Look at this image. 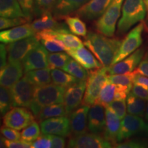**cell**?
Instances as JSON below:
<instances>
[{"instance_id":"6da1fadb","label":"cell","mask_w":148,"mask_h":148,"mask_svg":"<svg viewBox=\"0 0 148 148\" xmlns=\"http://www.w3.org/2000/svg\"><path fill=\"white\" fill-rule=\"evenodd\" d=\"M84 44L103 66H109L112 64L121 40L119 38H108L99 32H89L85 37Z\"/></svg>"},{"instance_id":"7a4b0ae2","label":"cell","mask_w":148,"mask_h":148,"mask_svg":"<svg viewBox=\"0 0 148 148\" xmlns=\"http://www.w3.org/2000/svg\"><path fill=\"white\" fill-rule=\"evenodd\" d=\"M65 87L53 83L35 87L34 97L29 109L36 116L44 107L64 102Z\"/></svg>"},{"instance_id":"3957f363","label":"cell","mask_w":148,"mask_h":148,"mask_svg":"<svg viewBox=\"0 0 148 148\" xmlns=\"http://www.w3.org/2000/svg\"><path fill=\"white\" fill-rule=\"evenodd\" d=\"M147 14L143 0H125L121 16L117 25V34H124L135 24L142 22Z\"/></svg>"},{"instance_id":"277c9868","label":"cell","mask_w":148,"mask_h":148,"mask_svg":"<svg viewBox=\"0 0 148 148\" xmlns=\"http://www.w3.org/2000/svg\"><path fill=\"white\" fill-rule=\"evenodd\" d=\"M108 80L107 66H102L88 72L86 88L82 104L92 106L95 103L100 90Z\"/></svg>"},{"instance_id":"5b68a950","label":"cell","mask_w":148,"mask_h":148,"mask_svg":"<svg viewBox=\"0 0 148 148\" xmlns=\"http://www.w3.org/2000/svg\"><path fill=\"white\" fill-rule=\"evenodd\" d=\"M123 0H112L110 4L100 17L95 22L97 32L108 37H112L115 32Z\"/></svg>"},{"instance_id":"8992f818","label":"cell","mask_w":148,"mask_h":148,"mask_svg":"<svg viewBox=\"0 0 148 148\" xmlns=\"http://www.w3.org/2000/svg\"><path fill=\"white\" fill-rule=\"evenodd\" d=\"M144 24L145 23L143 22L138 24L125 36V38L121 42L112 64L119 62L126 58L127 56L132 54L141 45L142 42H143L142 33H143L144 26H145Z\"/></svg>"},{"instance_id":"52a82bcc","label":"cell","mask_w":148,"mask_h":148,"mask_svg":"<svg viewBox=\"0 0 148 148\" xmlns=\"http://www.w3.org/2000/svg\"><path fill=\"white\" fill-rule=\"evenodd\" d=\"M34 84L23 77L10 88L12 106L29 108L34 97L35 90Z\"/></svg>"},{"instance_id":"ba28073f","label":"cell","mask_w":148,"mask_h":148,"mask_svg":"<svg viewBox=\"0 0 148 148\" xmlns=\"http://www.w3.org/2000/svg\"><path fill=\"white\" fill-rule=\"evenodd\" d=\"M39 41L36 36H32L6 44L8 61L22 62L31 51L40 45Z\"/></svg>"},{"instance_id":"9c48e42d","label":"cell","mask_w":148,"mask_h":148,"mask_svg":"<svg viewBox=\"0 0 148 148\" xmlns=\"http://www.w3.org/2000/svg\"><path fill=\"white\" fill-rule=\"evenodd\" d=\"M32 112L25 107L15 106L3 116V125L17 130H21L34 121Z\"/></svg>"},{"instance_id":"30bf717a","label":"cell","mask_w":148,"mask_h":148,"mask_svg":"<svg viewBox=\"0 0 148 148\" xmlns=\"http://www.w3.org/2000/svg\"><path fill=\"white\" fill-rule=\"evenodd\" d=\"M112 145L104 137L92 132L71 136L67 144L68 147L72 148H110Z\"/></svg>"},{"instance_id":"8fae6325","label":"cell","mask_w":148,"mask_h":148,"mask_svg":"<svg viewBox=\"0 0 148 148\" xmlns=\"http://www.w3.org/2000/svg\"><path fill=\"white\" fill-rule=\"evenodd\" d=\"M86 84V80L79 79L77 82L66 88L63 103L67 116L78 108L80 103L82 102Z\"/></svg>"},{"instance_id":"7c38bea8","label":"cell","mask_w":148,"mask_h":148,"mask_svg":"<svg viewBox=\"0 0 148 148\" xmlns=\"http://www.w3.org/2000/svg\"><path fill=\"white\" fill-rule=\"evenodd\" d=\"M40 129L43 134L58 135L63 137L71 136L70 120L66 116H56L44 120L40 123Z\"/></svg>"},{"instance_id":"4fadbf2b","label":"cell","mask_w":148,"mask_h":148,"mask_svg":"<svg viewBox=\"0 0 148 148\" xmlns=\"http://www.w3.org/2000/svg\"><path fill=\"white\" fill-rule=\"evenodd\" d=\"M146 124L140 116L128 114L122 119L121 127L118 134L116 142L127 140L131 136L138 134L145 129Z\"/></svg>"},{"instance_id":"5bb4252c","label":"cell","mask_w":148,"mask_h":148,"mask_svg":"<svg viewBox=\"0 0 148 148\" xmlns=\"http://www.w3.org/2000/svg\"><path fill=\"white\" fill-rule=\"evenodd\" d=\"M144 53L145 49L143 48L138 49L122 60L107 66V72L108 75L125 74L132 72L137 67L143 59Z\"/></svg>"},{"instance_id":"9a60e30c","label":"cell","mask_w":148,"mask_h":148,"mask_svg":"<svg viewBox=\"0 0 148 148\" xmlns=\"http://www.w3.org/2000/svg\"><path fill=\"white\" fill-rule=\"evenodd\" d=\"M49 52L43 45H39L26 56L22 61L24 73L32 70L49 67L48 64Z\"/></svg>"},{"instance_id":"2e32d148","label":"cell","mask_w":148,"mask_h":148,"mask_svg":"<svg viewBox=\"0 0 148 148\" xmlns=\"http://www.w3.org/2000/svg\"><path fill=\"white\" fill-rule=\"evenodd\" d=\"M112 0H90L75 12V14L85 21L97 19L108 8Z\"/></svg>"},{"instance_id":"e0dca14e","label":"cell","mask_w":148,"mask_h":148,"mask_svg":"<svg viewBox=\"0 0 148 148\" xmlns=\"http://www.w3.org/2000/svg\"><path fill=\"white\" fill-rule=\"evenodd\" d=\"M90 106L82 104V106L69 114L71 136L86 133L88 129V114Z\"/></svg>"},{"instance_id":"ac0fdd59","label":"cell","mask_w":148,"mask_h":148,"mask_svg":"<svg viewBox=\"0 0 148 148\" xmlns=\"http://www.w3.org/2000/svg\"><path fill=\"white\" fill-rule=\"evenodd\" d=\"M24 73L22 62H11L7 64L0 73L1 86L10 88L18 82Z\"/></svg>"},{"instance_id":"d6986e66","label":"cell","mask_w":148,"mask_h":148,"mask_svg":"<svg viewBox=\"0 0 148 148\" xmlns=\"http://www.w3.org/2000/svg\"><path fill=\"white\" fill-rule=\"evenodd\" d=\"M104 107L95 103L89 109L88 114V130L94 134L103 132L106 125V112Z\"/></svg>"},{"instance_id":"ffe728a7","label":"cell","mask_w":148,"mask_h":148,"mask_svg":"<svg viewBox=\"0 0 148 148\" xmlns=\"http://www.w3.org/2000/svg\"><path fill=\"white\" fill-rule=\"evenodd\" d=\"M35 34L36 32L31 23H27L1 31L0 32V41L6 45L10 42L35 36Z\"/></svg>"},{"instance_id":"44dd1931","label":"cell","mask_w":148,"mask_h":148,"mask_svg":"<svg viewBox=\"0 0 148 148\" xmlns=\"http://www.w3.org/2000/svg\"><path fill=\"white\" fill-rule=\"evenodd\" d=\"M66 52L86 69H99L103 66L101 62L95 58L91 52L83 47L77 49H68Z\"/></svg>"},{"instance_id":"7402d4cb","label":"cell","mask_w":148,"mask_h":148,"mask_svg":"<svg viewBox=\"0 0 148 148\" xmlns=\"http://www.w3.org/2000/svg\"><path fill=\"white\" fill-rule=\"evenodd\" d=\"M90 0H56L52 14L56 19H63L80 8Z\"/></svg>"},{"instance_id":"603a6c76","label":"cell","mask_w":148,"mask_h":148,"mask_svg":"<svg viewBox=\"0 0 148 148\" xmlns=\"http://www.w3.org/2000/svg\"><path fill=\"white\" fill-rule=\"evenodd\" d=\"M106 125L103 131V137L112 144L115 145L117 143L118 134H119L120 127H121V121L120 118L116 115L115 112L110 108L107 107L106 109Z\"/></svg>"},{"instance_id":"cb8c5ba5","label":"cell","mask_w":148,"mask_h":148,"mask_svg":"<svg viewBox=\"0 0 148 148\" xmlns=\"http://www.w3.org/2000/svg\"><path fill=\"white\" fill-rule=\"evenodd\" d=\"M35 36L41 42L42 45L50 52H58L68 50L64 42L57 38L52 34L51 29L43 30L36 33Z\"/></svg>"},{"instance_id":"d4e9b609","label":"cell","mask_w":148,"mask_h":148,"mask_svg":"<svg viewBox=\"0 0 148 148\" xmlns=\"http://www.w3.org/2000/svg\"><path fill=\"white\" fill-rule=\"evenodd\" d=\"M31 25L36 33L48 29L58 30L60 29L66 28L64 24L60 23L57 21L56 18L52 16L51 12H46L39 17H37L32 21Z\"/></svg>"},{"instance_id":"484cf974","label":"cell","mask_w":148,"mask_h":148,"mask_svg":"<svg viewBox=\"0 0 148 148\" xmlns=\"http://www.w3.org/2000/svg\"><path fill=\"white\" fill-rule=\"evenodd\" d=\"M0 15L5 18L26 17L16 0H0Z\"/></svg>"},{"instance_id":"4316f807","label":"cell","mask_w":148,"mask_h":148,"mask_svg":"<svg viewBox=\"0 0 148 148\" xmlns=\"http://www.w3.org/2000/svg\"><path fill=\"white\" fill-rule=\"evenodd\" d=\"M50 70L49 67L32 70L25 73L24 77L35 86H45L51 84L52 81Z\"/></svg>"},{"instance_id":"83f0119b","label":"cell","mask_w":148,"mask_h":148,"mask_svg":"<svg viewBox=\"0 0 148 148\" xmlns=\"http://www.w3.org/2000/svg\"><path fill=\"white\" fill-rule=\"evenodd\" d=\"M51 31L57 38L64 42L68 49H77L79 47H83V43L81 39H79L75 34H71L67 28L60 29L58 30L51 29Z\"/></svg>"},{"instance_id":"f1b7e54d","label":"cell","mask_w":148,"mask_h":148,"mask_svg":"<svg viewBox=\"0 0 148 148\" xmlns=\"http://www.w3.org/2000/svg\"><path fill=\"white\" fill-rule=\"evenodd\" d=\"M145 99L134 95L132 92L127 97V111L129 114H134L140 117L145 116L147 103Z\"/></svg>"},{"instance_id":"f546056e","label":"cell","mask_w":148,"mask_h":148,"mask_svg":"<svg viewBox=\"0 0 148 148\" xmlns=\"http://www.w3.org/2000/svg\"><path fill=\"white\" fill-rule=\"evenodd\" d=\"M61 116H67L63 103H55L44 107L35 117L40 123L47 119Z\"/></svg>"},{"instance_id":"4dcf8cb0","label":"cell","mask_w":148,"mask_h":148,"mask_svg":"<svg viewBox=\"0 0 148 148\" xmlns=\"http://www.w3.org/2000/svg\"><path fill=\"white\" fill-rule=\"evenodd\" d=\"M63 19H64L65 23L72 34L76 36L86 37L87 35V29H86V24L81 19L80 17L77 15L75 16L68 15L65 16Z\"/></svg>"},{"instance_id":"1f68e13d","label":"cell","mask_w":148,"mask_h":148,"mask_svg":"<svg viewBox=\"0 0 148 148\" xmlns=\"http://www.w3.org/2000/svg\"><path fill=\"white\" fill-rule=\"evenodd\" d=\"M116 85L108 80L103 86L100 90L95 103L101 104L104 108H107L109 104L113 101L115 92Z\"/></svg>"},{"instance_id":"d6a6232c","label":"cell","mask_w":148,"mask_h":148,"mask_svg":"<svg viewBox=\"0 0 148 148\" xmlns=\"http://www.w3.org/2000/svg\"><path fill=\"white\" fill-rule=\"evenodd\" d=\"M51 76L53 83L65 88L69 87L71 84L79 80L67 72L66 73V71L57 69H51Z\"/></svg>"},{"instance_id":"836d02e7","label":"cell","mask_w":148,"mask_h":148,"mask_svg":"<svg viewBox=\"0 0 148 148\" xmlns=\"http://www.w3.org/2000/svg\"><path fill=\"white\" fill-rule=\"evenodd\" d=\"M62 69L80 80H86L88 75V72L86 71L84 66L73 58L70 59Z\"/></svg>"},{"instance_id":"e575fe53","label":"cell","mask_w":148,"mask_h":148,"mask_svg":"<svg viewBox=\"0 0 148 148\" xmlns=\"http://www.w3.org/2000/svg\"><path fill=\"white\" fill-rule=\"evenodd\" d=\"M71 58L67 52L49 53L48 56V64L50 69H62Z\"/></svg>"},{"instance_id":"d590c367","label":"cell","mask_w":148,"mask_h":148,"mask_svg":"<svg viewBox=\"0 0 148 148\" xmlns=\"http://www.w3.org/2000/svg\"><path fill=\"white\" fill-rule=\"evenodd\" d=\"M136 73L134 71L125 74H113L108 75V80L116 86H128L132 88Z\"/></svg>"},{"instance_id":"8d00e7d4","label":"cell","mask_w":148,"mask_h":148,"mask_svg":"<svg viewBox=\"0 0 148 148\" xmlns=\"http://www.w3.org/2000/svg\"><path fill=\"white\" fill-rule=\"evenodd\" d=\"M12 106V95L10 88L1 86L0 87V112L1 115L4 116Z\"/></svg>"},{"instance_id":"74e56055","label":"cell","mask_w":148,"mask_h":148,"mask_svg":"<svg viewBox=\"0 0 148 148\" xmlns=\"http://www.w3.org/2000/svg\"><path fill=\"white\" fill-rule=\"evenodd\" d=\"M40 136V129L36 121H34L24 128L21 133V140L32 143Z\"/></svg>"},{"instance_id":"f35d334b","label":"cell","mask_w":148,"mask_h":148,"mask_svg":"<svg viewBox=\"0 0 148 148\" xmlns=\"http://www.w3.org/2000/svg\"><path fill=\"white\" fill-rule=\"evenodd\" d=\"M56 0H34V16L39 17L48 12H52Z\"/></svg>"},{"instance_id":"ab89813d","label":"cell","mask_w":148,"mask_h":148,"mask_svg":"<svg viewBox=\"0 0 148 148\" xmlns=\"http://www.w3.org/2000/svg\"><path fill=\"white\" fill-rule=\"evenodd\" d=\"M29 19L26 17H16V18H0V29H5L10 27H13L18 25H23L29 22Z\"/></svg>"},{"instance_id":"60d3db41","label":"cell","mask_w":148,"mask_h":148,"mask_svg":"<svg viewBox=\"0 0 148 148\" xmlns=\"http://www.w3.org/2000/svg\"><path fill=\"white\" fill-rule=\"evenodd\" d=\"M112 111L115 112L116 115L122 120L126 115L127 104L125 100H118L114 99L108 106Z\"/></svg>"},{"instance_id":"b9f144b4","label":"cell","mask_w":148,"mask_h":148,"mask_svg":"<svg viewBox=\"0 0 148 148\" xmlns=\"http://www.w3.org/2000/svg\"><path fill=\"white\" fill-rule=\"evenodd\" d=\"M1 147L8 148H29L32 147V143L29 142L25 141L23 140H8L5 137L1 136Z\"/></svg>"},{"instance_id":"7bdbcfd3","label":"cell","mask_w":148,"mask_h":148,"mask_svg":"<svg viewBox=\"0 0 148 148\" xmlns=\"http://www.w3.org/2000/svg\"><path fill=\"white\" fill-rule=\"evenodd\" d=\"M21 5L26 17L30 21L34 16V0H16Z\"/></svg>"},{"instance_id":"ee69618b","label":"cell","mask_w":148,"mask_h":148,"mask_svg":"<svg viewBox=\"0 0 148 148\" xmlns=\"http://www.w3.org/2000/svg\"><path fill=\"white\" fill-rule=\"evenodd\" d=\"M114 147L119 148H142L148 147V142L143 140H126L121 143H116Z\"/></svg>"},{"instance_id":"f6af8a7d","label":"cell","mask_w":148,"mask_h":148,"mask_svg":"<svg viewBox=\"0 0 148 148\" xmlns=\"http://www.w3.org/2000/svg\"><path fill=\"white\" fill-rule=\"evenodd\" d=\"M32 148H49L51 147L50 134H43L35 140L32 143Z\"/></svg>"},{"instance_id":"bcb514c9","label":"cell","mask_w":148,"mask_h":148,"mask_svg":"<svg viewBox=\"0 0 148 148\" xmlns=\"http://www.w3.org/2000/svg\"><path fill=\"white\" fill-rule=\"evenodd\" d=\"M1 133L5 138L11 140H18L21 138V133L18 132L17 130L11 128L3 125L1 127Z\"/></svg>"},{"instance_id":"7dc6e473","label":"cell","mask_w":148,"mask_h":148,"mask_svg":"<svg viewBox=\"0 0 148 148\" xmlns=\"http://www.w3.org/2000/svg\"><path fill=\"white\" fill-rule=\"evenodd\" d=\"M131 92L138 97L148 100V86L134 83Z\"/></svg>"},{"instance_id":"c3c4849f","label":"cell","mask_w":148,"mask_h":148,"mask_svg":"<svg viewBox=\"0 0 148 148\" xmlns=\"http://www.w3.org/2000/svg\"><path fill=\"white\" fill-rule=\"evenodd\" d=\"M133 71H134L136 74L148 77V57L146 56L143 60L140 61L137 67Z\"/></svg>"},{"instance_id":"681fc988","label":"cell","mask_w":148,"mask_h":148,"mask_svg":"<svg viewBox=\"0 0 148 148\" xmlns=\"http://www.w3.org/2000/svg\"><path fill=\"white\" fill-rule=\"evenodd\" d=\"M51 147L62 148L65 147L66 141L63 136H58V135H51Z\"/></svg>"},{"instance_id":"f907efd6","label":"cell","mask_w":148,"mask_h":148,"mask_svg":"<svg viewBox=\"0 0 148 148\" xmlns=\"http://www.w3.org/2000/svg\"><path fill=\"white\" fill-rule=\"evenodd\" d=\"M8 51L6 49V45L4 43L0 45V68L3 69L7 64L6 61L8 60Z\"/></svg>"},{"instance_id":"816d5d0a","label":"cell","mask_w":148,"mask_h":148,"mask_svg":"<svg viewBox=\"0 0 148 148\" xmlns=\"http://www.w3.org/2000/svg\"><path fill=\"white\" fill-rule=\"evenodd\" d=\"M134 83L148 86V77L145 76V75H140V74H136V77L134 78Z\"/></svg>"},{"instance_id":"f5cc1de1","label":"cell","mask_w":148,"mask_h":148,"mask_svg":"<svg viewBox=\"0 0 148 148\" xmlns=\"http://www.w3.org/2000/svg\"><path fill=\"white\" fill-rule=\"evenodd\" d=\"M144 3H145V7H146V10H147V14H146V19H147V22L148 23V0H143Z\"/></svg>"},{"instance_id":"db71d44e","label":"cell","mask_w":148,"mask_h":148,"mask_svg":"<svg viewBox=\"0 0 148 148\" xmlns=\"http://www.w3.org/2000/svg\"><path fill=\"white\" fill-rule=\"evenodd\" d=\"M145 119L148 121V102L147 103V107H146V110H145Z\"/></svg>"},{"instance_id":"11a10c76","label":"cell","mask_w":148,"mask_h":148,"mask_svg":"<svg viewBox=\"0 0 148 148\" xmlns=\"http://www.w3.org/2000/svg\"><path fill=\"white\" fill-rule=\"evenodd\" d=\"M144 132H145L146 135L148 136V124H146V127H145V130H144Z\"/></svg>"},{"instance_id":"9f6ffc18","label":"cell","mask_w":148,"mask_h":148,"mask_svg":"<svg viewBox=\"0 0 148 148\" xmlns=\"http://www.w3.org/2000/svg\"><path fill=\"white\" fill-rule=\"evenodd\" d=\"M146 56L148 57V50H147V54H146Z\"/></svg>"}]
</instances>
